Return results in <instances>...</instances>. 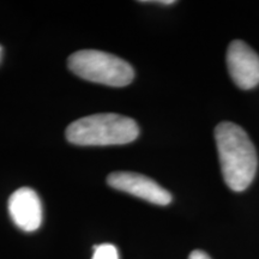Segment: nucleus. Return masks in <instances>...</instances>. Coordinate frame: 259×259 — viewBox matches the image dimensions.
I'll list each match as a JSON object with an SVG mask.
<instances>
[{
	"mask_svg": "<svg viewBox=\"0 0 259 259\" xmlns=\"http://www.w3.org/2000/svg\"><path fill=\"white\" fill-rule=\"evenodd\" d=\"M141 3H150V4H158V5L169 6V5L176 4L177 2H174V0H160V2H141Z\"/></svg>",
	"mask_w": 259,
	"mask_h": 259,
	"instance_id": "9",
	"label": "nucleus"
},
{
	"mask_svg": "<svg viewBox=\"0 0 259 259\" xmlns=\"http://www.w3.org/2000/svg\"><path fill=\"white\" fill-rule=\"evenodd\" d=\"M9 212L12 221L24 232H34L42 223V203L30 187H21L9 199Z\"/></svg>",
	"mask_w": 259,
	"mask_h": 259,
	"instance_id": "6",
	"label": "nucleus"
},
{
	"mask_svg": "<svg viewBox=\"0 0 259 259\" xmlns=\"http://www.w3.org/2000/svg\"><path fill=\"white\" fill-rule=\"evenodd\" d=\"M138 135L139 127L134 119L114 113L84 116L66 128L67 141L82 147L127 144Z\"/></svg>",
	"mask_w": 259,
	"mask_h": 259,
	"instance_id": "2",
	"label": "nucleus"
},
{
	"mask_svg": "<svg viewBox=\"0 0 259 259\" xmlns=\"http://www.w3.org/2000/svg\"><path fill=\"white\" fill-rule=\"evenodd\" d=\"M92 259H119V252L112 244L96 245Z\"/></svg>",
	"mask_w": 259,
	"mask_h": 259,
	"instance_id": "7",
	"label": "nucleus"
},
{
	"mask_svg": "<svg viewBox=\"0 0 259 259\" xmlns=\"http://www.w3.org/2000/svg\"><path fill=\"white\" fill-rule=\"evenodd\" d=\"M215 142L226 185L232 191H245L253 181L258 167L257 151L244 128L223 121L215 128Z\"/></svg>",
	"mask_w": 259,
	"mask_h": 259,
	"instance_id": "1",
	"label": "nucleus"
},
{
	"mask_svg": "<svg viewBox=\"0 0 259 259\" xmlns=\"http://www.w3.org/2000/svg\"><path fill=\"white\" fill-rule=\"evenodd\" d=\"M67 66L80 78L108 87L128 85L135 77V71L127 61L95 50L74 52L67 59Z\"/></svg>",
	"mask_w": 259,
	"mask_h": 259,
	"instance_id": "3",
	"label": "nucleus"
},
{
	"mask_svg": "<svg viewBox=\"0 0 259 259\" xmlns=\"http://www.w3.org/2000/svg\"><path fill=\"white\" fill-rule=\"evenodd\" d=\"M0 53H2V47H0Z\"/></svg>",
	"mask_w": 259,
	"mask_h": 259,
	"instance_id": "10",
	"label": "nucleus"
},
{
	"mask_svg": "<svg viewBox=\"0 0 259 259\" xmlns=\"http://www.w3.org/2000/svg\"><path fill=\"white\" fill-rule=\"evenodd\" d=\"M112 189L126 192L156 205H168L171 194L150 178L132 171H115L107 178Z\"/></svg>",
	"mask_w": 259,
	"mask_h": 259,
	"instance_id": "5",
	"label": "nucleus"
},
{
	"mask_svg": "<svg viewBox=\"0 0 259 259\" xmlns=\"http://www.w3.org/2000/svg\"><path fill=\"white\" fill-rule=\"evenodd\" d=\"M189 259H211V258H210L209 254H206L204 251L194 250L190 253Z\"/></svg>",
	"mask_w": 259,
	"mask_h": 259,
	"instance_id": "8",
	"label": "nucleus"
},
{
	"mask_svg": "<svg viewBox=\"0 0 259 259\" xmlns=\"http://www.w3.org/2000/svg\"><path fill=\"white\" fill-rule=\"evenodd\" d=\"M227 67L239 88L253 89L259 84V56L241 40H235L227 51Z\"/></svg>",
	"mask_w": 259,
	"mask_h": 259,
	"instance_id": "4",
	"label": "nucleus"
}]
</instances>
